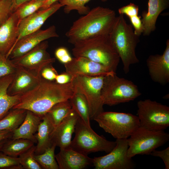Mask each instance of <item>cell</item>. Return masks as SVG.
Segmentation results:
<instances>
[{
  "label": "cell",
  "mask_w": 169,
  "mask_h": 169,
  "mask_svg": "<svg viewBox=\"0 0 169 169\" xmlns=\"http://www.w3.org/2000/svg\"><path fill=\"white\" fill-rule=\"evenodd\" d=\"M75 90L72 81L62 84L42 78L35 87L20 95L18 103L12 108L29 110L43 117L56 104L69 100Z\"/></svg>",
  "instance_id": "cell-1"
},
{
  "label": "cell",
  "mask_w": 169,
  "mask_h": 169,
  "mask_svg": "<svg viewBox=\"0 0 169 169\" xmlns=\"http://www.w3.org/2000/svg\"><path fill=\"white\" fill-rule=\"evenodd\" d=\"M115 11L98 6L74 21L65 35L72 44L99 36L108 35L116 18Z\"/></svg>",
  "instance_id": "cell-2"
},
{
  "label": "cell",
  "mask_w": 169,
  "mask_h": 169,
  "mask_svg": "<svg viewBox=\"0 0 169 169\" xmlns=\"http://www.w3.org/2000/svg\"><path fill=\"white\" fill-rule=\"evenodd\" d=\"M73 45L72 50L74 57H85L116 73L120 59L109 34L80 41Z\"/></svg>",
  "instance_id": "cell-3"
},
{
  "label": "cell",
  "mask_w": 169,
  "mask_h": 169,
  "mask_svg": "<svg viewBox=\"0 0 169 169\" xmlns=\"http://www.w3.org/2000/svg\"><path fill=\"white\" fill-rule=\"evenodd\" d=\"M132 27L127 23L124 15L120 14L116 17L109 34L111 43L122 61L125 74L129 72L131 65L139 62L136 53L139 37L135 33Z\"/></svg>",
  "instance_id": "cell-4"
},
{
  "label": "cell",
  "mask_w": 169,
  "mask_h": 169,
  "mask_svg": "<svg viewBox=\"0 0 169 169\" xmlns=\"http://www.w3.org/2000/svg\"><path fill=\"white\" fill-rule=\"evenodd\" d=\"M141 95L132 81L117 76L116 73L105 76L101 90L104 105L110 106L133 100Z\"/></svg>",
  "instance_id": "cell-5"
},
{
  "label": "cell",
  "mask_w": 169,
  "mask_h": 169,
  "mask_svg": "<svg viewBox=\"0 0 169 169\" xmlns=\"http://www.w3.org/2000/svg\"><path fill=\"white\" fill-rule=\"evenodd\" d=\"M75 136L70 147L85 155L98 151L110 152L116 145L115 141L106 140L95 132L90 126L86 125L79 117L77 121Z\"/></svg>",
  "instance_id": "cell-6"
},
{
  "label": "cell",
  "mask_w": 169,
  "mask_h": 169,
  "mask_svg": "<svg viewBox=\"0 0 169 169\" xmlns=\"http://www.w3.org/2000/svg\"><path fill=\"white\" fill-rule=\"evenodd\" d=\"M93 120L116 139H127L140 126L138 116L130 113L103 111Z\"/></svg>",
  "instance_id": "cell-7"
},
{
  "label": "cell",
  "mask_w": 169,
  "mask_h": 169,
  "mask_svg": "<svg viewBox=\"0 0 169 169\" xmlns=\"http://www.w3.org/2000/svg\"><path fill=\"white\" fill-rule=\"evenodd\" d=\"M127 139V156L132 158L137 155H150L169 140V134L164 131H155L140 126Z\"/></svg>",
  "instance_id": "cell-8"
},
{
  "label": "cell",
  "mask_w": 169,
  "mask_h": 169,
  "mask_svg": "<svg viewBox=\"0 0 169 169\" xmlns=\"http://www.w3.org/2000/svg\"><path fill=\"white\" fill-rule=\"evenodd\" d=\"M140 126L155 131H164L169 126V107L149 99L137 103Z\"/></svg>",
  "instance_id": "cell-9"
},
{
  "label": "cell",
  "mask_w": 169,
  "mask_h": 169,
  "mask_svg": "<svg viewBox=\"0 0 169 169\" xmlns=\"http://www.w3.org/2000/svg\"><path fill=\"white\" fill-rule=\"evenodd\" d=\"M105 76L79 75L72 81L75 87L84 95L88 102L91 120L104 111L101 90Z\"/></svg>",
  "instance_id": "cell-10"
},
{
  "label": "cell",
  "mask_w": 169,
  "mask_h": 169,
  "mask_svg": "<svg viewBox=\"0 0 169 169\" xmlns=\"http://www.w3.org/2000/svg\"><path fill=\"white\" fill-rule=\"evenodd\" d=\"M116 145L108 154L93 158L95 169H133L135 164L127 156V139H116Z\"/></svg>",
  "instance_id": "cell-11"
},
{
  "label": "cell",
  "mask_w": 169,
  "mask_h": 169,
  "mask_svg": "<svg viewBox=\"0 0 169 169\" xmlns=\"http://www.w3.org/2000/svg\"><path fill=\"white\" fill-rule=\"evenodd\" d=\"M48 46L47 41H44L21 56L11 60L16 66L40 75L44 67L55 61V59L51 58L47 51Z\"/></svg>",
  "instance_id": "cell-12"
},
{
  "label": "cell",
  "mask_w": 169,
  "mask_h": 169,
  "mask_svg": "<svg viewBox=\"0 0 169 169\" xmlns=\"http://www.w3.org/2000/svg\"><path fill=\"white\" fill-rule=\"evenodd\" d=\"M66 72L73 78L78 75L105 76L116 73L106 67L83 57H74L64 64Z\"/></svg>",
  "instance_id": "cell-13"
},
{
  "label": "cell",
  "mask_w": 169,
  "mask_h": 169,
  "mask_svg": "<svg viewBox=\"0 0 169 169\" xmlns=\"http://www.w3.org/2000/svg\"><path fill=\"white\" fill-rule=\"evenodd\" d=\"M58 37L54 25L45 30L40 29L25 36L18 41L14 45L8 58L13 59L18 58L43 41L51 38Z\"/></svg>",
  "instance_id": "cell-14"
},
{
  "label": "cell",
  "mask_w": 169,
  "mask_h": 169,
  "mask_svg": "<svg viewBox=\"0 0 169 169\" xmlns=\"http://www.w3.org/2000/svg\"><path fill=\"white\" fill-rule=\"evenodd\" d=\"M62 7L61 5L57 2L48 8L39 10L20 20L18 27V38L16 43L25 36L40 29L46 20Z\"/></svg>",
  "instance_id": "cell-15"
},
{
  "label": "cell",
  "mask_w": 169,
  "mask_h": 169,
  "mask_svg": "<svg viewBox=\"0 0 169 169\" xmlns=\"http://www.w3.org/2000/svg\"><path fill=\"white\" fill-rule=\"evenodd\" d=\"M149 74L154 82L165 85L169 82V40L162 54L150 55L146 60Z\"/></svg>",
  "instance_id": "cell-16"
},
{
  "label": "cell",
  "mask_w": 169,
  "mask_h": 169,
  "mask_svg": "<svg viewBox=\"0 0 169 169\" xmlns=\"http://www.w3.org/2000/svg\"><path fill=\"white\" fill-rule=\"evenodd\" d=\"M79 117L72 108L69 114L55 128L51 136L52 144H54L60 149L70 148L72 136L74 132Z\"/></svg>",
  "instance_id": "cell-17"
},
{
  "label": "cell",
  "mask_w": 169,
  "mask_h": 169,
  "mask_svg": "<svg viewBox=\"0 0 169 169\" xmlns=\"http://www.w3.org/2000/svg\"><path fill=\"white\" fill-rule=\"evenodd\" d=\"M42 77L26 69L17 66L13 79L8 87V94L21 95L33 89L40 82Z\"/></svg>",
  "instance_id": "cell-18"
},
{
  "label": "cell",
  "mask_w": 169,
  "mask_h": 169,
  "mask_svg": "<svg viewBox=\"0 0 169 169\" xmlns=\"http://www.w3.org/2000/svg\"><path fill=\"white\" fill-rule=\"evenodd\" d=\"M20 20L15 11L0 27V54L8 58L17 39Z\"/></svg>",
  "instance_id": "cell-19"
},
{
  "label": "cell",
  "mask_w": 169,
  "mask_h": 169,
  "mask_svg": "<svg viewBox=\"0 0 169 169\" xmlns=\"http://www.w3.org/2000/svg\"><path fill=\"white\" fill-rule=\"evenodd\" d=\"M55 158L59 169H83L92 164L93 158L70 147L60 149Z\"/></svg>",
  "instance_id": "cell-20"
},
{
  "label": "cell",
  "mask_w": 169,
  "mask_h": 169,
  "mask_svg": "<svg viewBox=\"0 0 169 169\" xmlns=\"http://www.w3.org/2000/svg\"><path fill=\"white\" fill-rule=\"evenodd\" d=\"M169 6V0H148L147 10L141 14L144 35L148 36L155 30L158 17Z\"/></svg>",
  "instance_id": "cell-21"
},
{
  "label": "cell",
  "mask_w": 169,
  "mask_h": 169,
  "mask_svg": "<svg viewBox=\"0 0 169 169\" xmlns=\"http://www.w3.org/2000/svg\"><path fill=\"white\" fill-rule=\"evenodd\" d=\"M42 118L30 110H27L23 122L13 132L11 139H26L37 143L34 135L37 131Z\"/></svg>",
  "instance_id": "cell-22"
},
{
  "label": "cell",
  "mask_w": 169,
  "mask_h": 169,
  "mask_svg": "<svg viewBox=\"0 0 169 169\" xmlns=\"http://www.w3.org/2000/svg\"><path fill=\"white\" fill-rule=\"evenodd\" d=\"M55 128L49 119L45 115L39 124L37 133L34 135L37 144L35 155L43 153L52 145L51 136Z\"/></svg>",
  "instance_id": "cell-23"
},
{
  "label": "cell",
  "mask_w": 169,
  "mask_h": 169,
  "mask_svg": "<svg viewBox=\"0 0 169 169\" xmlns=\"http://www.w3.org/2000/svg\"><path fill=\"white\" fill-rule=\"evenodd\" d=\"M14 74L0 78V119L18 102L20 95L11 96L7 93Z\"/></svg>",
  "instance_id": "cell-24"
},
{
  "label": "cell",
  "mask_w": 169,
  "mask_h": 169,
  "mask_svg": "<svg viewBox=\"0 0 169 169\" xmlns=\"http://www.w3.org/2000/svg\"><path fill=\"white\" fill-rule=\"evenodd\" d=\"M27 110L22 109H11L0 119V131L6 130L13 132L23 122Z\"/></svg>",
  "instance_id": "cell-25"
},
{
  "label": "cell",
  "mask_w": 169,
  "mask_h": 169,
  "mask_svg": "<svg viewBox=\"0 0 169 169\" xmlns=\"http://www.w3.org/2000/svg\"><path fill=\"white\" fill-rule=\"evenodd\" d=\"M69 100L72 108L86 125L90 126V112L88 102L84 95L76 87L74 94Z\"/></svg>",
  "instance_id": "cell-26"
},
{
  "label": "cell",
  "mask_w": 169,
  "mask_h": 169,
  "mask_svg": "<svg viewBox=\"0 0 169 169\" xmlns=\"http://www.w3.org/2000/svg\"><path fill=\"white\" fill-rule=\"evenodd\" d=\"M31 140L24 139H11L6 142L1 150L5 154L17 157L34 145Z\"/></svg>",
  "instance_id": "cell-27"
},
{
  "label": "cell",
  "mask_w": 169,
  "mask_h": 169,
  "mask_svg": "<svg viewBox=\"0 0 169 169\" xmlns=\"http://www.w3.org/2000/svg\"><path fill=\"white\" fill-rule=\"evenodd\" d=\"M72 109L69 100L58 103L54 105L45 114L56 127Z\"/></svg>",
  "instance_id": "cell-28"
},
{
  "label": "cell",
  "mask_w": 169,
  "mask_h": 169,
  "mask_svg": "<svg viewBox=\"0 0 169 169\" xmlns=\"http://www.w3.org/2000/svg\"><path fill=\"white\" fill-rule=\"evenodd\" d=\"M56 146L54 144H53L43 153L39 155L35 154V159L42 169H59L55 158V150Z\"/></svg>",
  "instance_id": "cell-29"
},
{
  "label": "cell",
  "mask_w": 169,
  "mask_h": 169,
  "mask_svg": "<svg viewBox=\"0 0 169 169\" xmlns=\"http://www.w3.org/2000/svg\"><path fill=\"white\" fill-rule=\"evenodd\" d=\"M90 0H59V3L62 7H64V11L66 14L71 11L75 10L79 14L84 15L90 10L89 8L85 6L86 4ZM105 2L107 0H101Z\"/></svg>",
  "instance_id": "cell-30"
},
{
  "label": "cell",
  "mask_w": 169,
  "mask_h": 169,
  "mask_svg": "<svg viewBox=\"0 0 169 169\" xmlns=\"http://www.w3.org/2000/svg\"><path fill=\"white\" fill-rule=\"evenodd\" d=\"M44 2L43 1L31 0L18 7L15 12L20 20L40 9Z\"/></svg>",
  "instance_id": "cell-31"
},
{
  "label": "cell",
  "mask_w": 169,
  "mask_h": 169,
  "mask_svg": "<svg viewBox=\"0 0 169 169\" xmlns=\"http://www.w3.org/2000/svg\"><path fill=\"white\" fill-rule=\"evenodd\" d=\"M35 149L36 146L34 145L19 156V163L23 169H42L34 158Z\"/></svg>",
  "instance_id": "cell-32"
},
{
  "label": "cell",
  "mask_w": 169,
  "mask_h": 169,
  "mask_svg": "<svg viewBox=\"0 0 169 169\" xmlns=\"http://www.w3.org/2000/svg\"><path fill=\"white\" fill-rule=\"evenodd\" d=\"M17 8L15 0H0V27Z\"/></svg>",
  "instance_id": "cell-33"
},
{
  "label": "cell",
  "mask_w": 169,
  "mask_h": 169,
  "mask_svg": "<svg viewBox=\"0 0 169 169\" xmlns=\"http://www.w3.org/2000/svg\"><path fill=\"white\" fill-rule=\"evenodd\" d=\"M17 68L11 59L0 54V78L14 74Z\"/></svg>",
  "instance_id": "cell-34"
},
{
  "label": "cell",
  "mask_w": 169,
  "mask_h": 169,
  "mask_svg": "<svg viewBox=\"0 0 169 169\" xmlns=\"http://www.w3.org/2000/svg\"><path fill=\"white\" fill-rule=\"evenodd\" d=\"M8 168L22 169L18 157H12L5 154L0 153V169Z\"/></svg>",
  "instance_id": "cell-35"
},
{
  "label": "cell",
  "mask_w": 169,
  "mask_h": 169,
  "mask_svg": "<svg viewBox=\"0 0 169 169\" xmlns=\"http://www.w3.org/2000/svg\"><path fill=\"white\" fill-rule=\"evenodd\" d=\"M52 64H50L44 67L40 72V74L41 77L45 79L54 81L58 74Z\"/></svg>",
  "instance_id": "cell-36"
},
{
  "label": "cell",
  "mask_w": 169,
  "mask_h": 169,
  "mask_svg": "<svg viewBox=\"0 0 169 169\" xmlns=\"http://www.w3.org/2000/svg\"><path fill=\"white\" fill-rule=\"evenodd\" d=\"M120 14L125 15L128 17L137 15L138 14V6L133 3L120 8L118 10Z\"/></svg>",
  "instance_id": "cell-37"
},
{
  "label": "cell",
  "mask_w": 169,
  "mask_h": 169,
  "mask_svg": "<svg viewBox=\"0 0 169 169\" xmlns=\"http://www.w3.org/2000/svg\"><path fill=\"white\" fill-rule=\"evenodd\" d=\"M55 55L60 62L64 64L70 62L73 58L67 49L64 47L57 48L55 51Z\"/></svg>",
  "instance_id": "cell-38"
},
{
  "label": "cell",
  "mask_w": 169,
  "mask_h": 169,
  "mask_svg": "<svg viewBox=\"0 0 169 169\" xmlns=\"http://www.w3.org/2000/svg\"><path fill=\"white\" fill-rule=\"evenodd\" d=\"M131 25L134 28L135 33L139 37L143 32V27L142 24L141 17L136 15L128 17Z\"/></svg>",
  "instance_id": "cell-39"
},
{
  "label": "cell",
  "mask_w": 169,
  "mask_h": 169,
  "mask_svg": "<svg viewBox=\"0 0 169 169\" xmlns=\"http://www.w3.org/2000/svg\"><path fill=\"white\" fill-rule=\"evenodd\" d=\"M150 155L161 158L163 161L165 169H169V147L161 150H155L150 154Z\"/></svg>",
  "instance_id": "cell-40"
},
{
  "label": "cell",
  "mask_w": 169,
  "mask_h": 169,
  "mask_svg": "<svg viewBox=\"0 0 169 169\" xmlns=\"http://www.w3.org/2000/svg\"><path fill=\"white\" fill-rule=\"evenodd\" d=\"M73 79V78L70 74L65 72L58 74L54 81L58 84H63L71 82Z\"/></svg>",
  "instance_id": "cell-41"
},
{
  "label": "cell",
  "mask_w": 169,
  "mask_h": 169,
  "mask_svg": "<svg viewBox=\"0 0 169 169\" xmlns=\"http://www.w3.org/2000/svg\"><path fill=\"white\" fill-rule=\"evenodd\" d=\"M12 133L13 132L9 131H0V142L11 138Z\"/></svg>",
  "instance_id": "cell-42"
},
{
  "label": "cell",
  "mask_w": 169,
  "mask_h": 169,
  "mask_svg": "<svg viewBox=\"0 0 169 169\" xmlns=\"http://www.w3.org/2000/svg\"><path fill=\"white\" fill-rule=\"evenodd\" d=\"M59 0H46L44 3L43 6L39 10H43L48 8L52 5L59 1Z\"/></svg>",
  "instance_id": "cell-43"
},
{
  "label": "cell",
  "mask_w": 169,
  "mask_h": 169,
  "mask_svg": "<svg viewBox=\"0 0 169 169\" xmlns=\"http://www.w3.org/2000/svg\"><path fill=\"white\" fill-rule=\"evenodd\" d=\"M17 7L22 4L31 0H15Z\"/></svg>",
  "instance_id": "cell-44"
},
{
  "label": "cell",
  "mask_w": 169,
  "mask_h": 169,
  "mask_svg": "<svg viewBox=\"0 0 169 169\" xmlns=\"http://www.w3.org/2000/svg\"><path fill=\"white\" fill-rule=\"evenodd\" d=\"M6 140H3L0 142V150H1L2 147L6 142Z\"/></svg>",
  "instance_id": "cell-45"
},
{
  "label": "cell",
  "mask_w": 169,
  "mask_h": 169,
  "mask_svg": "<svg viewBox=\"0 0 169 169\" xmlns=\"http://www.w3.org/2000/svg\"><path fill=\"white\" fill-rule=\"evenodd\" d=\"M34 0L39 1H41L45 2L46 0Z\"/></svg>",
  "instance_id": "cell-46"
}]
</instances>
